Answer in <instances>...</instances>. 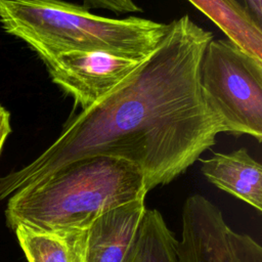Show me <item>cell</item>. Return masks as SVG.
<instances>
[{
    "mask_svg": "<svg viewBox=\"0 0 262 262\" xmlns=\"http://www.w3.org/2000/svg\"><path fill=\"white\" fill-rule=\"evenodd\" d=\"M230 262H262V248L250 235L227 229Z\"/></svg>",
    "mask_w": 262,
    "mask_h": 262,
    "instance_id": "12",
    "label": "cell"
},
{
    "mask_svg": "<svg viewBox=\"0 0 262 262\" xmlns=\"http://www.w3.org/2000/svg\"><path fill=\"white\" fill-rule=\"evenodd\" d=\"M137 199L99 216L87 229L86 262H126L146 210Z\"/></svg>",
    "mask_w": 262,
    "mask_h": 262,
    "instance_id": "7",
    "label": "cell"
},
{
    "mask_svg": "<svg viewBox=\"0 0 262 262\" xmlns=\"http://www.w3.org/2000/svg\"><path fill=\"white\" fill-rule=\"evenodd\" d=\"M204 98L223 133L262 140V60L228 38L212 39L200 66Z\"/></svg>",
    "mask_w": 262,
    "mask_h": 262,
    "instance_id": "4",
    "label": "cell"
},
{
    "mask_svg": "<svg viewBox=\"0 0 262 262\" xmlns=\"http://www.w3.org/2000/svg\"><path fill=\"white\" fill-rule=\"evenodd\" d=\"M203 175L217 188L262 210V166L245 147L201 160Z\"/></svg>",
    "mask_w": 262,
    "mask_h": 262,
    "instance_id": "8",
    "label": "cell"
},
{
    "mask_svg": "<svg viewBox=\"0 0 262 262\" xmlns=\"http://www.w3.org/2000/svg\"><path fill=\"white\" fill-rule=\"evenodd\" d=\"M178 241L162 214L146 209L134 247L126 262H178Z\"/></svg>",
    "mask_w": 262,
    "mask_h": 262,
    "instance_id": "11",
    "label": "cell"
},
{
    "mask_svg": "<svg viewBox=\"0 0 262 262\" xmlns=\"http://www.w3.org/2000/svg\"><path fill=\"white\" fill-rule=\"evenodd\" d=\"M0 24L44 64L71 51H106L143 59L169 28L139 16L98 15L63 0H0Z\"/></svg>",
    "mask_w": 262,
    "mask_h": 262,
    "instance_id": "3",
    "label": "cell"
},
{
    "mask_svg": "<svg viewBox=\"0 0 262 262\" xmlns=\"http://www.w3.org/2000/svg\"><path fill=\"white\" fill-rule=\"evenodd\" d=\"M213 34L188 14L116 90L73 115L33 162L0 178V200L82 159L106 156L143 173L147 191L184 173L223 133L200 84V66Z\"/></svg>",
    "mask_w": 262,
    "mask_h": 262,
    "instance_id": "1",
    "label": "cell"
},
{
    "mask_svg": "<svg viewBox=\"0 0 262 262\" xmlns=\"http://www.w3.org/2000/svg\"><path fill=\"white\" fill-rule=\"evenodd\" d=\"M13 230L28 262H86L87 230L54 232L23 224Z\"/></svg>",
    "mask_w": 262,
    "mask_h": 262,
    "instance_id": "9",
    "label": "cell"
},
{
    "mask_svg": "<svg viewBox=\"0 0 262 262\" xmlns=\"http://www.w3.org/2000/svg\"><path fill=\"white\" fill-rule=\"evenodd\" d=\"M226 36L262 60V26L236 0H188Z\"/></svg>",
    "mask_w": 262,
    "mask_h": 262,
    "instance_id": "10",
    "label": "cell"
},
{
    "mask_svg": "<svg viewBox=\"0 0 262 262\" xmlns=\"http://www.w3.org/2000/svg\"><path fill=\"white\" fill-rule=\"evenodd\" d=\"M11 132L10 114L0 104V154L7 136Z\"/></svg>",
    "mask_w": 262,
    "mask_h": 262,
    "instance_id": "15",
    "label": "cell"
},
{
    "mask_svg": "<svg viewBox=\"0 0 262 262\" xmlns=\"http://www.w3.org/2000/svg\"><path fill=\"white\" fill-rule=\"evenodd\" d=\"M141 170L113 157L73 162L8 198L6 223L44 231L87 230L105 212L145 198Z\"/></svg>",
    "mask_w": 262,
    "mask_h": 262,
    "instance_id": "2",
    "label": "cell"
},
{
    "mask_svg": "<svg viewBox=\"0 0 262 262\" xmlns=\"http://www.w3.org/2000/svg\"><path fill=\"white\" fill-rule=\"evenodd\" d=\"M83 6L86 8L105 9L117 14L138 12L141 8L134 2V0H82Z\"/></svg>",
    "mask_w": 262,
    "mask_h": 262,
    "instance_id": "13",
    "label": "cell"
},
{
    "mask_svg": "<svg viewBox=\"0 0 262 262\" xmlns=\"http://www.w3.org/2000/svg\"><path fill=\"white\" fill-rule=\"evenodd\" d=\"M178 262H230L222 212L202 194L189 195L182 208Z\"/></svg>",
    "mask_w": 262,
    "mask_h": 262,
    "instance_id": "6",
    "label": "cell"
},
{
    "mask_svg": "<svg viewBox=\"0 0 262 262\" xmlns=\"http://www.w3.org/2000/svg\"><path fill=\"white\" fill-rule=\"evenodd\" d=\"M145 59L106 51H71L45 67L51 81L83 111L121 86Z\"/></svg>",
    "mask_w": 262,
    "mask_h": 262,
    "instance_id": "5",
    "label": "cell"
},
{
    "mask_svg": "<svg viewBox=\"0 0 262 262\" xmlns=\"http://www.w3.org/2000/svg\"><path fill=\"white\" fill-rule=\"evenodd\" d=\"M247 12L262 26V0H236Z\"/></svg>",
    "mask_w": 262,
    "mask_h": 262,
    "instance_id": "14",
    "label": "cell"
}]
</instances>
